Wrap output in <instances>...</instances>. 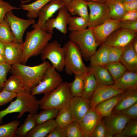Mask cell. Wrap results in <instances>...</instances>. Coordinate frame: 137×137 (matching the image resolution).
Returning <instances> with one entry per match:
<instances>
[{"label": "cell", "mask_w": 137, "mask_h": 137, "mask_svg": "<svg viewBox=\"0 0 137 137\" xmlns=\"http://www.w3.org/2000/svg\"><path fill=\"white\" fill-rule=\"evenodd\" d=\"M25 64L19 63L11 65L10 71L20 79L24 92L31 93L33 89L41 81L45 71L51 64L45 60L35 66Z\"/></svg>", "instance_id": "obj_1"}, {"label": "cell", "mask_w": 137, "mask_h": 137, "mask_svg": "<svg viewBox=\"0 0 137 137\" xmlns=\"http://www.w3.org/2000/svg\"><path fill=\"white\" fill-rule=\"evenodd\" d=\"M52 37V35L40 28L27 31L22 44V54L20 63L25 64L29 58L40 54Z\"/></svg>", "instance_id": "obj_2"}, {"label": "cell", "mask_w": 137, "mask_h": 137, "mask_svg": "<svg viewBox=\"0 0 137 137\" xmlns=\"http://www.w3.org/2000/svg\"><path fill=\"white\" fill-rule=\"evenodd\" d=\"M69 83L62 82L52 91L45 94L39 100L40 108H54L58 110L69 108L73 98Z\"/></svg>", "instance_id": "obj_3"}, {"label": "cell", "mask_w": 137, "mask_h": 137, "mask_svg": "<svg viewBox=\"0 0 137 137\" xmlns=\"http://www.w3.org/2000/svg\"><path fill=\"white\" fill-rule=\"evenodd\" d=\"M39 108V100L34 95L26 92L18 94L15 100L11 102L5 109L0 111V124L3 123L4 117L8 114L18 112L19 114L16 118H19L26 112L34 115L37 113Z\"/></svg>", "instance_id": "obj_4"}, {"label": "cell", "mask_w": 137, "mask_h": 137, "mask_svg": "<svg viewBox=\"0 0 137 137\" xmlns=\"http://www.w3.org/2000/svg\"><path fill=\"white\" fill-rule=\"evenodd\" d=\"M63 47L64 52V68L66 74L72 75L89 71V67L84 63L80 50L76 44L69 40Z\"/></svg>", "instance_id": "obj_5"}, {"label": "cell", "mask_w": 137, "mask_h": 137, "mask_svg": "<svg viewBox=\"0 0 137 137\" xmlns=\"http://www.w3.org/2000/svg\"><path fill=\"white\" fill-rule=\"evenodd\" d=\"M68 38L69 40L78 46L82 58L86 61L89 60L99 46L91 28H88L81 31L70 32Z\"/></svg>", "instance_id": "obj_6"}, {"label": "cell", "mask_w": 137, "mask_h": 137, "mask_svg": "<svg viewBox=\"0 0 137 137\" xmlns=\"http://www.w3.org/2000/svg\"><path fill=\"white\" fill-rule=\"evenodd\" d=\"M55 68L50 65L45 71L39 83L32 90L31 94H46L55 89L62 82L63 79Z\"/></svg>", "instance_id": "obj_7"}, {"label": "cell", "mask_w": 137, "mask_h": 137, "mask_svg": "<svg viewBox=\"0 0 137 137\" xmlns=\"http://www.w3.org/2000/svg\"><path fill=\"white\" fill-rule=\"evenodd\" d=\"M40 54L42 60L48 59L57 71H63L64 66V50L58 41L48 43Z\"/></svg>", "instance_id": "obj_8"}, {"label": "cell", "mask_w": 137, "mask_h": 137, "mask_svg": "<svg viewBox=\"0 0 137 137\" xmlns=\"http://www.w3.org/2000/svg\"><path fill=\"white\" fill-rule=\"evenodd\" d=\"M90 13L88 28L92 29L110 19L109 8L105 2L87 1Z\"/></svg>", "instance_id": "obj_9"}, {"label": "cell", "mask_w": 137, "mask_h": 137, "mask_svg": "<svg viewBox=\"0 0 137 137\" xmlns=\"http://www.w3.org/2000/svg\"><path fill=\"white\" fill-rule=\"evenodd\" d=\"M4 19L8 23L15 38L16 42L21 44L23 43V36L26 29L36 23L34 19H24L16 16L13 13L12 10L6 13Z\"/></svg>", "instance_id": "obj_10"}, {"label": "cell", "mask_w": 137, "mask_h": 137, "mask_svg": "<svg viewBox=\"0 0 137 137\" xmlns=\"http://www.w3.org/2000/svg\"><path fill=\"white\" fill-rule=\"evenodd\" d=\"M136 37L137 32L119 28L112 32L102 44L109 47H124Z\"/></svg>", "instance_id": "obj_11"}, {"label": "cell", "mask_w": 137, "mask_h": 137, "mask_svg": "<svg viewBox=\"0 0 137 137\" xmlns=\"http://www.w3.org/2000/svg\"><path fill=\"white\" fill-rule=\"evenodd\" d=\"M125 91L118 89L113 85H106L98 83L95 90L89 101L90 109H94L96 106L100 102L122 93Z\"/></svg>", "instance_id": "obj_12"}, {"label": "cell", "mask_w": 137, "mask_h": 137, "mask_svg": "<svg viewBox=\"0 0 137 137\" xmlns=\"http://www.w3.org/2000/svg\"><path fill=\"white\" fill-rule=\"evenodd\" d=\"M57 16L55 18H51L45 23L46 31L53 35V29L55 28L64 34L67 32V26L69 17L71 15L65 7L60 8Z\"/></svg>", "instance_id": "obj_13"}, {"label": "cell", "mask_w": 137, "mask_h": 137, "mask_svg": "<svg viewBox=\"0 0 137 137\" xmlns=\"http://www.w3.org/2000/svg\"><path fill=\"white\" fill-rule=\"evenodd\" d=\"M65 6L62 0H51L41 9L39 13L38 21L32 25V27L34 29L40 28L46 30L45 24L46 21L52 18L60 8Z\"/></svg>", "instance_id": "obj_14"}, {"label": "cell", "mask_w": 137, "mask_h": 137, "mask_svg": "<svg viewBox=\"0 0 137 137\" xmlns=\"http://www.w3.org/2000/svg\"><path fill=\"white\" fill-rule=\"evenodd\" d=\"M102 119L108 131V137H113L121 132L126 124L131 120L121 113L112 114L109 116L102 117Z\"/></svg>", "instance_id": "obj_15"}, {"label": "cell", "mask_w": 137, "mask_h": 137, "mask_svg": "<svg viewBox=\"0 0 137 137\" xmlns=\"http://www.w3.org/2000/svg\"><path fill=\"white\" fill-rule=\"evenodd\" d=\"M121 20L110 19L102 24L91 29L99 46L102 45L107 37L114 31L119 28Z\"/></svg>", "instance_id": "obj_16"}, {"label": "cell", "mask_w": 137, "mask_h": 137, "mask_svg": "<svg viewBox=\"0 0 137 137\" xmlns=\"http://www.w3.org/2000/svg\"><path fill=\"white\" fill-rule=\"evenodd\" d=\"M101 119L94 109H90L79 123L84 137H91L94 129Z\"/></svg>", "instance_id": "obj_17"}, {"label": "cell", "mask_w": 137, "mask_h": 137, "mask_svg": "<svg viewBox=\"0 0 137 137\" xmlns=\"http://www.w3.org/2000/svg\"><path fill=\"white\" fill-rule=\"evenodd\" d=\"M22 52V44L15 42L5 43L4 56L5 62L11 65L20 63Z\"/></svg>", "instance_id": "obj_18"}, {"label": "cell", "mask_w": 137, "mask_h": 137, "mask_svg": "<svg viewBox=\"0 0 137 137\" xmlns=\"http://www.w3.org/2000/svg\"><path fill=\"white\" fill-rule=\"evenodd\" d=\"M69 108L74 121L79 123L90 109L89 101L81 97H73L71 102Z\"/></svg>", "instance_id": "obj_19"}, {"label": "cell", "mask_w": 137, "mask_h": 137, "mask_svg": "<svg viewBox=\"0 0 137 137\" xmlns=\"http://www.w3.org/2000/svg\"><path fill=\"white\" fill-rule=\"evenodd\" d=\"M113 85L125 90H137V72L127 70Z\"/></svg>", "instance_id": "obj_20"}, {"label": "cell", "mask_w": 137, "mask_h": 137, "mask_svg": "<svg viewBox=\"0 0 137 137\" xmlns=\"http://www.w3.org/2000/svg\"><path fill=\"white\" fill-rule=\"evenodd\" d=\"M132 42L123 47L120 62L127 70L137 72V53L133 48Z\"/></svg>", "instance_id": "obj_21"}, {"label": "cell", "mask_w": 137, "mask_h": 137, "mask_svg": "<svg viewBox=\"0 0 137 137\" xmlns=\"http://www.w3.org/2000/svg\"><path fill=\"white\" fill-rule=\"evenodd\" d=\"M137 102V90H125L123 96L115 105L112 111V114L119 113L123 110Z\"/></svg>", "instance_id": "obj_22"}, {"label": "cell", "mask_w": 137, "mask_h": 137, "mask_svg": "<svg viewBox=\"0 0 137 137\" xmlns=\"http://www.w3.org/2000/svg\"><path fill=\"white\" fill-rule=\"evenodd\" d=\"M118 94L104 100L97 105L94 109L101 117L108 116L112 114L114 108L123 96Z\"/></svg>", "instance_id": "obj_23"}, {"label": "cell", "mask_w": 137, "mask_h": 137, "mask_svg": "<svg viewBox=\"0 0 137 137\" xmlns=\"http://www.w3.org/2000/svg\"><path fill=\"white\" fill-rule=\"evenodd\" d=\"M65 7L71 15L81 17L88 21L89 13L87 1L85 0H72Z\"/></svg>", "instance_id": "obj_24"}, {"label": "cell", "mask_w": 137, "mask_h": 137, "mask_svg": "<svg viewBox=\"0 0 137 137\" xmlns=\"http://www.w3.org/2000/svg\"><path fill=\"white\" fill-rule=\"evenodd\" d=\"M89 71L94 76L98 83L111 85L114 81L107 70L104 66L97 65L89 67Z\"/></svg>", "instance_id": "obj_25"}, {"label": "cell", "mask_w": 137, "mask_h": 137, "mask_svg": "<svg viewBox=\"0 0 137 137\" xmlns=\"http://www.w3.org/2000/svg\"><path fill=\"white\" fill-rule=\"evenodd\" d=\"M56 126L54 119L36 125L35 127L26 135V137H45Z\"/></svg>", "instance_id": "obj_26"}, {"label": "cell", "mask_w": 137, "mask_h": 137, "mask_svg": "<svg viewBox=\"0 0 137 137\" xmlns=\"http://www.w3.org/2000/svg\"><path fill=\"white\" fill-rule=\"evenodd\" d=\"M109 47L102 44L90 57V66H104L109 63L108 54Z\"/></svg>", "instance_id": "obj_27"}, {"label": "cell", "mask_w": 137, "mask_h": 137, "mask_svg": "<svg viewBox=\"0 0 137 137\" xmlns=\"http://www.w3.org/2000/svg\"><path fill=\"white\" fill-rule=\"evenodd\" d=\"M97 83L94 76L90 71L86 73L81 97L89 101L95 90Z\"/></svg>", "instance_id": "obj_28"}, {"label": "cell", "mask_w": 137, "mask_h": 137, "mask_svg": "<svg viewBox=\"0 0 137 137\" xmlns=\"http://www.w3.org/2000/svg\"><path fill=\"white\" fill-rule=\"evenodd\" d=\"M104 2L109 8L110 19L120 20L127 12L120 0H106Z\"/></svg>", "instance_id": "obj_29"}, {"label": "cell", "mask_w": 137, "mask_h": 137, "mask_svg": "<svg viewBox=\"0 0 137 137\" xmlns=\"http://www.w3.org/2000/svg\"><path fill=\"white\" fill-rule=\"evenodd\" d=\"M51 0H37L32 3L20 5L23 10L28 11L26 16L29 19H33L38 17L41 9Z\"/></svg>", "instance_id": "obj_30"}, {"label": "cell", "mask_w": 137, "mask_h": 137, "mask_svg": "<svg viewBox=\"0 0 137 137\" xmlns=\"http://www.w3.org/2000/svg\"><path fill=\"white\" fill-rule=\"evenodd\" d=\"M3 90L18 94L25 92L21 81L17 76L13 74L5 81Z\"/></svg>", "instance_id": "obj_31"}, {"label": "cell", "mask_w": 137, "mask_h": 137, "mask_svg": "<svg viewBox=\"0 0 137 137\" xmlns=\"http://www.w3.org/2000/svg\"><path fill=\"white\" fill-rule=\"evenodd\" d=\"M86 73H79L74 74V80L72 82L69 83L70 90L74 97H81Z\"/></svg>", "instance_id": "obj_32"}, {"label": "cell", "mask_w": 137, "mask_h": 137, "mask_svg": "<svg viewBox=\"0 0 137 137\" xmlns=\"http://www.w3.org/2000/svg\"><path fill=\"white\" fill-rule=\"evenodd\" d=\"M88 25V21L84 18L71 15L68 20L67 29L70 32L80 31L86 29Z\"/></svg>", "instance_id": "obj_33"}, {"label": "cell", "mask_w": 137, "mask_h": 137, "mask_svg": "<svg viewBox=\"0 0 137 137\" xmlns=\"http://www.w3.org/2000/svg\"><path fill=\"white\" fill-rule=\"evenodd\" d=\"M37 125L33 115L29 114L25 119L23 124L17 127L15 132V137H24Z\"/></svg>", "instance_id": "obj_34"}, {"label": "cell", "mask_w": 137, "mask_h": 137, "mask_svg": "<svg viewBox=\"0 0 137 137\" xmlns=\"http://www.w3.org/2000/svg\"><path fill=\"white\" fill-rule=\"evenodd\" d=\"M55 120L57 126L64 129L74 121L69 108L59 110L58 114Z\"/></svg>", "instance_id": "obj_35"}, {"label": "cell", "mask_w": 137, "mask_h": 137, "mask_svg": "<svg viewBox=\"0 0 137 137\" xmlns=\"http://www.w3.org/2000/svg\"><path fill=\"white\" fill-rule=\"evenodd\" d=\"M42 110L39 113L33 115L37 125L56 118L59 112L58 110L54 108H47Z\"/></svg>", "instance_id": "obj_36"}, {"label": "cell", "mask_w": 137, "mask_h": 137, "mask_svg": "<svg viewBox=\"0 0 137 137\" xmlns=\"http://www.w3.org/2000/svg\"><path fill=\"white\" fill-rule=\"evenodd\" d=\"M104 66L109 72L114 81L120 78L127 70L120 62L109 63Z\"/></svg>", "instance_id": "obj_37"}, {"label": "cell", "mask_w": 137, "mask_h": 137, "mask_svg": "<svg viewBox=\"0 0 137 137\" xmlns=\"http://www.w3.org/2000/svg\"><path fill=\"white\" fill-rule=\"evenodd\" d=\"M0 41L5 44L16 42L13 33L8 23L5 19L0 23Z\"/></svg>", "instance_id": "obj_38"}, {"label": "cell", "mask_w": 137, "mask_h": 137, "mask_svg": "<svg viewBox=\"0 0 137 137\" xmlns=\"http://www.w3.org/2000/svg\"><path fill=\"white\" fill-rule=\"evenodd\" d=\"M20 123V121L14 120L0 125V137H15L16 129Z\"/></svg>", "instance_id": "obj_39"}, {"label": "cell", "mask_w": 137, "mask_h": 137, "mask_svg": "<svg viewBox=\"0 0 137 137\" xmlns=\"http://www.w3.org/2000/svg\"><path fill=\"white\" fill-rule=\"evenodd\" d=\"M115 137L137 136V120H131L120 132L114 135Z\"/></svg>", "instance_id": "obj_40"}, {"label": "cell", "mask_w": 137, "mask_h": 137, "mask_svg": "<svg viewBox=\"0 0 137 137\" xmlns=\"http://www.w3.org/2000/svg\"><path fill=\"white\" fill-rule=\"evenodd\" d=\"M67 137H84L79 123L74 121L65 128Z\"/></svg>", "instance_id": "obj_41"}, {"label": "cell", "mask_w": 137, "mask_h": 137, "mask_svg": "<svg viewBox=\"0 0 137 137\" xmlns=\"http://www.w3.org/2000/svg\"><path fill=\"white\" fill-rule=\"evenodd\" d=\"M123 47H109L108 57L109 63L120 62Z\"/></svg>", "instance_id": "obj_42"}, {"label": "cell", "mask_w": 137, "mask_h": 137, "mask_svg": "<svg viewBox=\"0 0 137 137\" xmlns=\"http://www.w3.org/2000/svg\"><path fill=\"white\" fill-rule=\"evenodd\" d=\"M11 67V65L5 62L0 63V92L3 90L4 83L7 79V74Z\"/></svg>", "instance_id": "obj_43"}, {"label": "cell", "mask_w": 137, "mask_h": 137, "mask_svg": "<svg viewBox=\"0 0 137 137\" xmlns=\"http://www.w3.org/2000/svg\"><path fill=\"white\" fill-rule=\"evenodd\" d=\"M108 132L102 119L94 129L91 137H108Z\"/></svg>", "instance_id": "obj_44"}, {"label": "cell", "mask_w": 137, "mask_h": 137, "mask_svg": "<svg viewBox=\"0 0 137 137\" xmlns=\"http://www.w3.org/2000/svg\"><path fill=\"white\" fill-rule=\"evenodd\" d=\"M21 8V7L14 6L3 0H0V23L4 21L5 15L7 12L14 9H20Z\"/></svg>", "instance_id": "obj_45"}, {"label": "cell", "mask_w": 137, "mask_h": 137, "mask_svg": "<svg viewBox=\"0 0 137 137\" xmlns=\"http://www.w3.org/2000/svg\"><path fill=\"white\" fill-rule=\"evenodd\" d=\"M18 94L3 90L0 92V107L11 102Z\"/></svg>", "instance_id": "obj_46"}, {"label": "cell", "mask_w": 137, "mask_h": 137, "mask_svg": "<svg viewBox=\"0 0 137 137\" xmlns=\"http://www.w3.org/2000/svg\"><path fill=\"white\" fill-rule=\"evenodd\" d=\"M120 113L127 116L132 120H137V102L122 111Z\"/></svg>", "instance_id": "obj_47"}, {"label": "cell", "mask_w": 137, "mask_h": 137, "mask_svg": "<svg viewBox=\"0 0 137 137\" xmlns=\"http://www.w3.org/2000/svg\"><path fill=\"white\" fill-rule=\"evenodd\" d=\"M119 28L137 32V20L121 21L119 23Z\"/></svg>", "instance_id": "obj_48"}, {"label": "cell", "mask_w": 137, "mask_h": 137, "mask_svg": "<svg viewBox=\"0 0 137 137\" xmlns=\"http://www.w3.org/2000/svg\"><path fill=\"white\" fill-rule=\"evenodd\" d=\"M46 137H67V136L65 129L57 126L48 134Z\"/></svg>", "instance_id": "obj_49"}, {"label": "cell", "mask_w": 137, "mask_h": 137, "mask_svg": "<svg viewBox=\"0 0 137 137\" xmlns=\"http://www.w3.org/2000/svg\"><path fill=\"white\" fill-rule=\"evenodd\" d=\"M122 3L126 12L137 11V0Z\"/></svg>", "instance_id": "obj_50"}, {"label": "cell", "mask_w": 137, "mask_h": 137, "mask_svg": "<svg viewBox=\"0 0 137 137\" xmlns=\"http://www.w3.org/2000/svg\"><path fill=\"white\" fill-rule=\"evenodd\" d=\"M120 20H137V11L127 12L123 16Z\"/></svg>", "instance_id": "obj_51"}, {"label": "cell", "mask_w": 137, "mask_h": 137, "mask_svg": "<svg viewBox=\"0 0 137 137\" xmlns=\"http://www.w3.org/2000/svg\"><path fill=\"white\" fill-rule=\"evenodd\" d=\"M5 48V43L0 41V55L4 56Z\"/></svg>", "instance_id": "obj_52"}, {"label": "cell", "mask_w": 137, "mask_h": 137, "mask_svg": "<svg viewBox=\"0 0 137 137\" xmlns=\"http://www.w3.org/2000/svg\"><path fill=\"white\" fill-rule=\"evenodd\" d=\"M133 48L135 52L137 53V37L135 38L132 42Z\"/></svg>", "instance_id": "obj_53"}, {"label": "cell", "mask_w": 137, "mask_h": 137, "mask_svg": "<svg viewBox=\"0 0 137 137\" xmlns=\"http://www.w3.org/2000/svg\"><path fill=\"white\" fill-rule=\"evenodd\" d=\"M5 62L4 56L0 55V63H3Z\"/></svg>", "instance_id": "obj_54"}, {"label": "cell", "mask_w": 137, "mask_h": 137, "mask_svg": "<svg viewBox=\"0 0 137 137\" xmlns=\"http://www.w3.org/2000/svg\"><path fill=\"white\" fill-rule=\"evenodd\" d=\"M87 1H91L98 2H104L106 0H85Z\"/></svg>", "instance_id": "obj_55"}, {"label": "cell", "mask_w": 137, "mask_h": 137, "mask_svg": "<svg viewBox=\"0 0 137 137\" xmlns=\"http://www.w3.org/2000/svg\"><path fill=\"white\" fill-rule=\"evenodd\" d=\"M32 0H21V4H25L26 3H29Z\"/></svg>", "instance_id": "obj_56"}, {"label": "cell", "mask_w": 137, "mask_h": 137, "mask_svg": "<svg viewBox=\"0 0 137 137\" xmlns=\"http://www.w3.org/2000/svg\"><path fill=\"white\" fill-rule=\"evenodd\" d=\"M66 6L68 5L72 0H62Z\"/></svg>", "instance_id": "obj_57"}, {"label": "cell", "mask_w": 137, "mask_h": 137, "mask_svg": "<svg viewBox=\"0 0 137 137\" xmlns=\"http://www.w3.org/2000/svg\"><path fill=\"white\" fill-rule=\"evenodd\" d=\"M122 3L134 1L135 0H120Z\"/></svg>", "instance_id": "obj_58"}, {"label": "cell", "mask_w": 137, "mask_h": 137, "mask_svg": "<svg viewBox=\"0 0 137 137\" xmlns=\"http://www.w3.org/2000/svg\"></svg>", "instance_id": "obj_59"}]
</instances>
